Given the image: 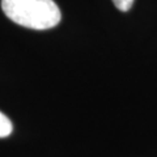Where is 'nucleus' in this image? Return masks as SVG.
<instances>
[{
    "instance_id": "nucleus-2",
    "label": "nucleus",
    "mask_w": 157,
    "mask_h": 157,
    "mask_svg": "<svg viewBox=\"0 0 157 157\" xmlns=\"http://www.w3.org/2000/svg\"><path fill=\"white\" fill-rule=\"evenodd\" d=\"M13 126L11 119L0 111V137H7L12 134Z\"/></svg>"
},
{
    "instance_id": "nucleus-3",
    "label": "nucleus",
    "mask_w": 157,
    "mask_h": 157,
    "mask_svg": "<svg viewBox=\"0 0 157 157\" xmlns=\"http://www.w3.org/2000/svg\"><path fill=\"white\" fill-rule=\"evenodd\" d=\"M111 2L122 12H127L132 7V4H134V0H111Z\"/></svg>"
},
{
    "instance_id": "nucleus-1",
    "label": "nucleus",
    "mask_w": 157,
    "mask_h": 157,
    "mask_svg": "<svg viewBox=\"0 0 157 157\" xmlns=\"http://www.w3.org/2000/svg\"><path fill=\"white\" fill-rule=\"evenodd\" d=\"M2 9L11 21L34 30L51 29L62 18L54 0H2Z\"/></svg>"
}]
</instances>
